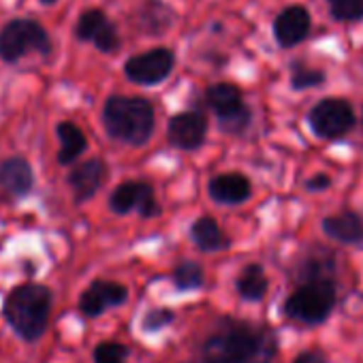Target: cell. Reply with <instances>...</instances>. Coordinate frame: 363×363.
<instances>
[{
	"instance_id": "5bb4252c",
	"label": "cell",
	"mask_w": 363,
	"mask_h": 363,
	"mask_svg": "<svg viewBox=\"0 0 363 363\" xmlns=\"http://www.w3.org/2000/svg\"><path fill=\"white\" fill-rule=\"evenodd\" d=\"M103 177H105V164L99 158L86 160L79 167L73 169V173L69 175V184L75 193L77 201L90 199L103 184Z\"/></svg>"
},
{
	"instance_id": "4316f807",
	"label": "cell",
	"mask_w": 363,
	"mask_h": 363,
	"mask_svg": "<svg viewBox=\"0 0 363 363\" xmlns=\"http://www.w3.org/2000/svg\"><path fill=\"white\" fill-rule=\"evenodd\" d=\"M295 363H325V361H323V357L318 352H303V354L297 357Z\"/></svg>"
},
{
	"instance_id": "83f0119b",
	"label": "cell",
	"mask_w": 363,
	"mask_h": 363,
	"mask_svg": "<svg viewBox=\"0 0 363 363\" xmlns=\"http://www.w3.org/2000/svg\"><path fill=\"white\" fill-rule=\"evenodd\" d=\"M41 3H45V5H52V3H56V0H41Z\"/></svg>"
},
{
	"instance_id": "ba28073f",
	"label": "cell",
	"mask_w": 363,
	"mask_h": 363,
	"mask_svg": "<svg viewBox=\"0 0 363 363\" xmlns=\"http://www.w3.org/2000/svg\"><path fill=\"white\" fill-rule=\"evenodd\" d=\"M171 69H173V54L169 50H152V52L133 56L124 67L126 75L133 82L143 84V86L162 82L171 73Z\"/></svg>"
},
{
	"instance_id": "ffe728a7",
	"label": "cell",
	"mask_w": 363,
	"mask_h": 363,
	"mask_svg": "<svg viewBox=\"0 0 363 363\" xmlns=\"http://www.w3.org/2000/svg\"><path fill=\"white\" fill-rule=\"evenodd\" d=\"M238 291L244 299L257 301L267 291V278L259 265H248L238 278Z\"/></svg>"
},
{
	"instance_id": "d4e9b609",
	"label": "cell",
	"mask_w": 363,
	"mask_h": 363,
	"mask_svg": "<svg viewBox=\"0 0 363 363\" xmlns=\"http://www.w3.org/2000/svg\"><path fill=\"white\" fill-rule=\"evenodd\" d=\"M320 82H323V73L320 71H306V69H301V71H297L293 75V86L295 88H310V86H316Z\"/></svg>"
},
{
	"instance_id": "30bf717a",
	"label": "cell",
	"mask_w": 363,
	"mask_h": 363,
	"mask_svg": "<svg viewBox=\"0 0 363 363\" xmlns=\"http://www.w3.org/2000/svg\"><path fill=\"white\" fill-rule=\"evenodd\" d=\"M208 122L201 113L186 111L171 118L169 122V141L179 150H195L203 143Z\"/></svg>"
},
{
	"instance_id": "277c9868",
	"label": "cell",
	"mask_w": 363,
	"mask_h": 363,
	"mask_svg": "<svg viewBox=\"0 0 363 363\" xmlns=\"http://www.w3.org/2000/svg\"><path fill=\"white\" fill-rule=\"evenodd\" d=\"M335 303V289L329 280H314L306 286H301L297 293H293L284 306L286 316L316 325L327 318Z\"/></svg>"
},
{
	"instance_id": "7c38bea8",
	"label": "cell",
	"mask_w": 363,
	"mask_h": 363,
	"mask_svg": "<svg viewBox=\"0 0 363 363\" xmlns=\"http://www.w3.org/2000/svg\"><path fill=\"white\" fill-rule=\"evenodd\" d=\"M126 301V289L118 282H94L82 295L79 308L86 316H99L107 308L120 306Z\"/></svg>"
},
{
	"instance_id": "9a60e30c",
	"label": "cell",
	"mask_w": 363,
	"mask_h": 363,
	"mask_svg": "<svg viewBox=\"0 0 363 363\" xmlns=\"http://www.w3.org/2000/svg\"><path fill=\"white\" fill-rule=\"evenodd\" d=\"M210 195L220 203L235 206L250 197V184L240 173H225L210 182Z\"/></svg>"
},
{
	"instance_id": "7402d4cb",
	"label": "cell",
	"mask_w": 363,
	"mask_h": 363,
	"mask_svg": "<svg viewBox=\"0 0 363 363\" xmlns=\"http://www.w3.org/2000/svg\"><path fill=\"white\" fill-rule=\"evenodd\" d=\"M329 5L335 20L352 22L363 18V0H329Z\"/></svg>"
},
{
	"instance_id": "484cf974",
	"label": "cell",
	"mask_w": 363,
	"mask_h": 363,
	"mask_svg": "<svg viewBox=\"0 0 363 363\" xmlns=\"http://www.w3.org/2000/svg\"><path fill=\"white\" fill-rule=\"evenodd\" d=\"M327 186H329V177L323 175V173H318L316 177H312V179L308 182V189H310V191H323V189H327Z\"/></svg>"
},
{
	"instance_id": "603a6c76",
	"label": "cell",
	"mask_w": 363,
	"mask_h": 363,
	"mask_svg": "<svg viewBox=\"0 0 363 363\" xmlns=\"http://www.w3.org/2000/svg\"><path fill=\"white\" fill-rule=\"evenodd\" d=\"M126 348L118 342H105L94 352V363H124Z\"/></svg>"
},
{
	"instance_id": "9c48e42d",
	"label": "cell",
	"mask_w": 363,
	"mask_h": 363,
	"mask_svg": "<svg viewBox=\"0 0 363 363\" xmlns=\"http://www.w3.org/2000/svg\"><path fill=\"white\" fill-rule=\"evenodd\" d=\"M111 210L118 214H126L130 210H139L141 216L150 218L158 214V203L154 201L152 189L141 182H126V184L118 186L109 199Z\"/></svg>"
},
{
	"instance_id": "8fae6325",
	"label": "cell",
	"mask_w": 363,
	"mask_h": 363,
	"mask_svg": "<svg viewBox=\"0 0 363 363\" xmlns=\"http://www.w3.org/2000/svg\"><path fill=\"white\" fill-rule=\"evenodd\" d=\"M77 37L82 41H94L101 52H113L118 48V43H120L113 24L99 9H90L79 18Z\"/></svg>"
},
{
	"instance_id": "44dd1931",
	"label": "cell",
	"mask_w": 363,
	"mask_h": 363,
	"mask_svg": "<svg viewBox=\"0 0 363 363\" xmlns=\"http://www.w3.org/2000/svg\"><path fill=\"white\" fill-rule=\"evenodd\" d=\"M173 280L175 286L182 291H189V289H197L203 282V272L197 263H182L175 267L173 272Z\"/></svg>"
},
{
	"instance_id": "2e32d148",
	"label": "cell",
	"mask_w": 363,
	"mask_h": 363,
	"mask_svg": "<svg viewBox=\"0 0 363 363\" xmlns=\"http://www.w3.org/2000/svg\"><path fill=\"white\" fill-rule=\"evenodd\" d=\"M33 169L30 164L16 156L0 164V186L11 195H26L33 189Z\"/></svg>"
},
{
	"instance_id": "d6986e66",
	"label": "cell",
	"mask_w": 363,
	"mask_h": 363,
	"mask_svg": "<svg viewBox=\"0 0 363 363\" xmlns=\"http://www.w3.org/2000/svg\"><path fill=\"white\" fill-rule=\"evenodd\" d=\"M193 240L201 250H208V252L220 250L227 246V240L214 218H199L193 225Z\"/></svg>"
},
{
	"instance_id": "e0dca14e",
	"label": "cell",
	"mask_w": 363,
	"mask_h": 363,
	"mask_svg": "<svg viewBox=\"0 0 363 363\" xmlns=\"http://www.w3.org/2000/svg\"><path fill=\"white\" fill-rule=\"evenodd\" d=\"M323 229L329 238H333L342 244H354L363 238V223L352 212H344V214L327 218L323 223Z\"/></svg>"
},
{
	"instance_id": "7a4b0ae2",
	"label": "cell",
	"mask_w": 363,
	"mask_h": 363,
	"mask_svg": "<svg viewBox=\"0 0 363 363\" xmlns=\"http://www.w3.org/2000/svg\"><path fill=\"white\" fill-rule=\"evenodd\" d=\"M103 122L113 139L141 145L154 130V109L145 99L111 96L103 109Z\"/></svg>"
},
{
	"instance_id": "52a82bcc",
	"label": "cell",
	"mask_w": 363,
	"mask_h": 363,
	"mask_svg": "<svg viewBox=\"0 0 363 363\" xmlns=\"http://www.w3.org/2000/svg\"><path fill=\"white\" fill-rule=\"evenodd\" d=\"M310 124L314 133L323 139H335L346 135L352 124H354V113L346 101L340 99H327L320 101L312 113H310Z\"/></svg>"
},
{
	"instance_id": "4fadbf2b",
	"label": "cell",
	"mask_w": 363,
	"mask_h": 363,
	"mask_svg": "<svg viewBox=\"0 0 363 363\" xmlns=\"http://www.w3.org/2000/svg\"><path fill=\"white\" fill-rule=\"evenodd\" d=\"M308 30H310V16H308V11L303 7H289V9H284L278 16L276 26H274L278 43L284 45V48L297 45L301 39H306Z\"/></svg>"
},
{
	"instance_id": "3957f363",
	"label": "cell",
	"mask_w": 363,
	"mask_h": 363,
	"mask_svg": "<svg viewBox=\"0 0 363 363\" xmlns=\"http://www.w3.org/2000/svg\"><path fill=\"white\" fill-rule=\"evenodd\" d=\"M50 306H52V295L45 286L24 284L18 286L7 297L5 314L22 337L37 340L48 325Z\"/></svg>"
},
{
	"instance_id": "6da1fadb",
	"label": "cell",
	"mask_w": 363,
	"mask_h": 363,
	"mask_svg": "<svg viewBox=\"0 0 363 363\" xmlns=\"http://www.w3.org/2000/svg\"><path fill=\"white\" fill-rule=\"evenodd\" d=\"M276 350L272 333L233 325L214 333L203 346L206 363H269Z\"/></svg>"
},
{
	"instance_id": "5b68a950",
	"label": "cell",
	"mask_w": 363,
	"mask_h": 363,
	"mask_svg": "<svg viewBox=\"0 0 363 363\" xmlns=\"http://www.w3.org/2000/svg\"><path fill=\"white\" fill-rule=\"evenodd\" d=\"M28 52L50 54L48 33L33 20H16L0 33V56L7 62H16Z\"/></svg>"
},
{
	"instance_id": "ac0fdd59",
	"label": "cell",
	"mask_w": 363,
	"mask_h": 363,
	"mask_svg": "<svg viewBox=\"0 0 363 363\" xmlns=\"http://www.w3.org/2000/svg\"><path fill=\"white\" fill-rule=\"evenodd\" d=\"M58 139H60V162H71L75 160L84 150H86V137L84 133L73 124V122H62L58 124Z\"/></svg>"
},
{
	"instance_id": "8992f818",
	"label": "cell",
	"mask_w": 363,
	"mask_h": 363,
	"mask_svg": "<svg viewBox=\"0 0 363 363\" xmlns=\"http://www.w3.org/2000/svg\"><path fill=\"white\" fill-rule=\"evenodd\" d=\"M208 105L218 113L220 126L229 133H240L250 120V111L242 103V94L231 84H216L208 90Z\"/></svg>"
},
{
	"instance_id": "cb8c5ba5",
	"label": "cell",
	"mask_w": 363,
	"mask_h": 363,
	"mask_svg": "<svg viewBox=\"0 0 363 363\" xmlns=\"http://www.w3.org/2000/svg\"><path fill=\"white\" fill-rule=\"evenodd\" d=\"M173 320V314L169 310H152L145 318H143V327L147 331H156V329H162L167 323Z\"/></svg>"
}]
</instances>
